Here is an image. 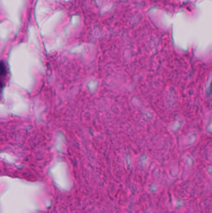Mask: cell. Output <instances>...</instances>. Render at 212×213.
<instances>
[{
	"mask_svg": "<svg viewBox=\"0 0 212 213\" xmlns=\"http://www.w3.org/2000/svg\"><path fill=\"white\" fill-rule=\"evenodd\" d=\"M210 88H211V91L212 92V83H211V85H210Z\"/></svg>",
	"mask_w": 212,
	"mask_h": 213,
	"instance_id": "7a4b0ae2",
	"label": "cell"
},
{
	"mask_svg": "<svg viewBox=\"0 0 212 213\" xmlns=\"http://www.w3.org/2000/svg\"><path fill=\"white\" fill-rule=\"evenodd\" d=\"M6 67L5 65H3V63L1 64V86L3 85V82L5 81V77H6Z\"/></svg>",
	"mask_w": 212,
	"mask_h": 213,
	"instance_id": "6da1fadb",
	"label": "cell"
}]
</instances>
